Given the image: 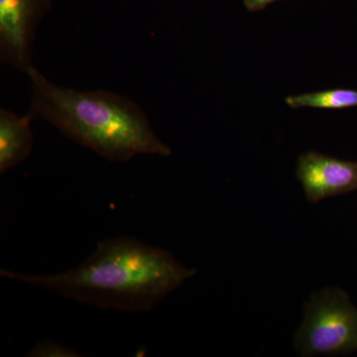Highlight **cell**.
Masks as SVG:
<instances>
[{
    "instance_id": "cell-3",
    "label": "cell",
    "mask_w": 357,
    "mask_h": 357,
    "mask_svg": "<svg viewBox=\"0 0 357 357\" xmlns=\"http://www.w3.org/2000/svg\"><path fill=\"white\" fill-rule=\"evenodd\" d=\"M294 347L305 357L357 351V307L344 291L326 288L310 298Z\"/></svg>"
},
{
    "instance_id": "cell-2",
    "label": "cell",
    "mask_w": 357,
    "mask_h": 357,
    "mask_svg": "<svg viewBox=\"0 0 357 357\" xmlns=\"http://www.w3.org/2000/svg\"><path fill=\"white\" fill-rule=\"evenodd\" d=\"M26 74L32 84L33 119L50 122L77 144L121 163L137 155H172L155 134L146 114L126 96L56 86L34 66Z\"/></svg>"
},
{
    "instance_id": "cell-7",
    "label": "cell",
    "mask_w": 357,
    "mask_h": 357,
    "mask_svg": "<svg viewBox=\"0 0 357 357\" xmlns=\"http://www.w3.org/2000/svg\"><path fill=\"white\" fill-rule=\"evenodd\" d=\"M286 103L292 109L312 107L321 109H347L357 107V91L333 89L316 93L288 96Z\"/></svg>"
},
{
    "instance_id": "cell-9",
    "label": "cell",
    "mask_w": 357,
    "mask_h": 357,
    "mask_svg": "<svg viewBox=\"0 0 357 357\" xmlns=\"http://www.w3.org/2000/svg\"><path fill=\"white\" fill-rule=\"evenodd\" d=\"M276 1L278 0H244V6L250 13H256V11L263 10L268 6Z\"/></svg>"
},
{
    "instance_id": "cell-5",
    "label": "cell",
    "mask_w": 357,
    "mask_h": 357,
    "mask_svg": "<svg viewBox=\"0 0 357 357\" xmlns=\"http://www.w3.org/2000/svg\"><path fill=\"white\" fill-rule=\"evenodd\" d=\"M297 178L311 203L357 191V162L310 151L298 160Z\"/></svg>"
},
{
    "instance_id": "cell-1",
    "label": "cell",
    "mask_w": 357,
    "mask_h": 357,
    "mask_svg": "<svg viewBox=\"0 0 357 357\" xmlns=\"http://www.w3.org/2000/svg\"><path fill=\"white\" fill-rule=\"evenodd\" d=\"M168 251L130 236L98 243L82 264L57 274L1 269L0 276L102 309L149 312L196 276Z\"/></svg>"
},
{
    "instance_id": "cell-8",
    "label": "cell",
    "mask_w": 357,
    "mask_h": 357,
    "mask_svg": "<svg viewBox=\"0 0 357 357\" xmlns=\"http://www.w3.org/2000/svg\"><path fill=\"white\" fill-rule=\"evenodd\" d=\"M27 356L31 357H75L81 356V354H77L76 351L69 347H66V345L52 342V340H45V342L35 345Z\"/></svg>"
},
{
    "instance_id": "cell-4",
    "label": "cell",
    "mask_w": 357,
    "mask_h": 357,
    "mask_svg": "<svg viewBox=\"0 0 357 357\" xmlns=\"http://www.w3.org/2000/svg\"><path fill=\"white\" fill-rule=\"evenodd\" d=\"M49 0H0V61L26 73L31 69L32 49L39 21Z\"/></svg>"
},
{
    "instance_id": "cell-6",
    "label": "cell",
    "mask_w": 357,
    "mask_h": 357,
    "mask_svg": "<svg viewBox=\"0 0 357 357\" xmlns=\"http://www.w3.org/2000/svg\"><path fill=\"white\" fill-rule=\"evenodd\" d=\"M31 114L18 116L8 110L0 109V174L24 161L33 148Z\"/></svg>"
}]
</instances>
